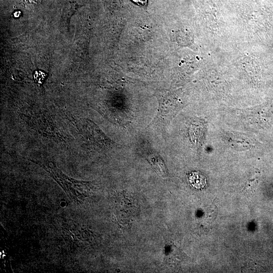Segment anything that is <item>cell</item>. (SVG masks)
<instances>
[{"mask_svg":"<svg viewBox=\"0 0 273 273\" xmlns=\"http://www.w3.org/2000/svg\"><path fill=\"white\" fill-rule=\"evenodd\" d=\"M149 159L157 172L161 176L165 174V166L160 157L156 154H151L149 156Z\"/></svg>","mask_w":273,"mask_h":273,"instance_id":"cell-1","label":"cell"},{"mask_svg":"<svg viewBox=\"0 0 273 273\" xmlns=\"http://www.w3.org/2000/svg\"><path fill=\"white\" fill-rule=\"evenodd\" d=\"M191 184L197 189H201L206 185V180L204 176L200 173L193 172L189 177Z\"/></svg>","mask_w":273,"mask_h":273,"instance_id":"cell-2","label":"cell"},{"mask_svg":"<svg viewBox=\"0 0 273 273\" xmlns=\"http://www.w3.org/2000/svg\"><path fill=\"white\" fill-rule=\"evenodd\" d=\"M46 76V74L40 71H36L35 72L33 77L35 82L41 83L43 82Z\"/></svg>","mask_w":273,"mask_h":273,"instance_id":"cell-3","label":"cell"},{"mask_svg":"<svg viewBox=\"0 0 273 273\" xmlns=\"http://www.w3.org/2000/svg\"><path fill=\"white\" fill-rule=\"evenodd\" d=\"M133 2L136 3L139 5L146 6L147 4V0H132Z\"/></svg>","mask_w":273,"mask_h":273,"instance_id":"cell-4","label":"cell"}]
</instances>
